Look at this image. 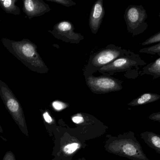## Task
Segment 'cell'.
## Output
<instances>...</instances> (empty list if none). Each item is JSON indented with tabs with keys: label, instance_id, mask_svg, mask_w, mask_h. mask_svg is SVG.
<instances>
[{
	"label": "cell",
	"instance_id": "9a60e30c",
	"mask_svg": "<svg viewBox=\"0 0 160 160\" xmlns=\"http://www.w3.org/2000/svg\"><path fill=\"white\" fill-rule=\"evenodd\" d=\"M142 53H146L151 54H158L160 55V42L156 45L149 46L147 48L141 49L139 51Z\"/></svg>",
	"mask_w": 160,
	"mask_h": 160
},
{
	"label": "cell",
	"instance_id": "2e32d148",
	"mask_svg": "<svg viewBox=\"0 0 160 160\" xmlns=\"http://www.w3.org/2000/svg\"><path fill=\"white\" fill-rule=\"evenodd\" d=\"M159 42H160V31L145 40L141 44V46H147V45H150L155 43H159Z\"/></svg>",
	"mask_w": 160,
	"mask_h": 160
},
{
	"label": "cell",
	"instance_id": "603a6c76",
	"mask_svg": "<svg viewBox=\"0 0 160 160\" xmlns=\"http://www.w3.org/2000/svg\"><path fill=\"white\" fill-rule=\"evenodd\" d=\"M43 117H44V120H45L46 122L48 123V124H51L53 122V120L51 116H50L49 114L48 111L45 112L43 113Z\"/></svg>",
	"mask_w": 160,
	"mask_h": 160
},
{
	"label": "cell",
	"instance_id": "5bb4252c",
	"mask_svg": "<svg viewBox=\"0 0 160 160\" xmlns=\"http://www.w3.org/2000/svg\"><path fill=\"white\" fill-rule=\"evenodd\" d=\"M18 1V0H0V7L8 14L20 15V8L16 4Z\"/></svg>",
	"mask_w": 160,
	"mask_h": 160
},
{
	"label": "cell",
	"instance_id": "4fadbf2b",
	"mask_svg": "<svg viewBox=\"0 0 160 160\" xmlns=\"http://www.w3.org/2000/svg\"><path fill=\"white\" fill-rule=\"evenodd\" d=\"M145 74L153 76V79H158L160 77V58L142 69L141 75Z\"/></svg>",
	"mask_w": 160,
	"mask_h": 160
},
{
	"label": "cell",
	"instance_id": "3957f363",
	"mask_svg": "<svg viewBox=\"0 0 160 160\" xmlns=\"http://www.w3.org/2000/svg\"><path fill=\"white\" fill-rule=\"evenodd\" d=\"M132 53V52L113 44L108 45L106 48L90 56L84 71V76L85 77L91 76L116 59Z\"/></svg>",
	"mask_w": 160,
	"mask_h": 160
},
{
	"label": "cell",
	"instance_id": "277c9868",
	"mask_svg": "<svg viewBox=\"0 0 160 160\" xmlns=\"http://www.w3.org/2000/svg\"><path fill=\"white\" fill-rule=\"evenodd\" d=\"M0 97L7 111L21 131L29 136L22 107L8 85L0 80Z\"/></svg>",
	"mask_w": 160,
	"mask_h": 160
},
{
	"label": "cell",
	"instance_id": "8fae6325",
	"mask_svg": "<svg viewBox=\"0 0 160 160\" xmlns=\"http://www.w3.org/2000/svg\"><path fill=\"white\" fill-rule=\"evenodd\" d=\"M141 138L149 147L160 154V135L152 132L146 131L141 133Z\"/></svg>",
	"mask_w": 160,
	"mask_h": 160
},
{
	"label": "cell",
	"instance_id": "ffe728a7",
	"mask_svg": "<svg viewBox=\"0 0 160 160\" xmlns=\"http://www.w3.org/2000/svg\"><path fill=\"white\" fill-rule=\"evenodd\" d=\"M72 121L77 124H81L84 122V119L81 114H77L74 116L72 118Z\"/></svg>",
	"mask_w": 160,
	"mask_h": 160
},
{
	"label": "cell",
	"instance_id": "e0dca14e",
	"mask_svg": "<svg viewBox=\"0 0 160 160\" xmlns=\"http://www.w3.org/2000/svg\"><path fill=\"white\" fill-rule=\"evenodd\" d=\"M80 147L79 144L78 143H72L67 145L64 147L63 150L67 155H71Z\"/></svg>",
	"mask_w": 160,
	"mask_h": 160
},
{
	"label": "cell",
	"instance_id": "7c38bea8",
	"mask_svg": "<svg viewBox=\"0 0 160 160\" xmlns=\"http://www.w3.org/2000/svg\"><path fill=\"white\" fill-rule=\"evenodd\" d=\"M160 99V95L154 93H145L128 104L131 106H138L155 102Z\"/></svg>",
	"mask_w": 160,
	"mask_h": 160
},
{
	"label": "cell",
	"instance_id": "5b68a950",
	"mask_svg": "<svg viewBox=\"0 0 160 160\" xmlns=\"http://www.w3.org/2000/svg\"><path fill=\"white\" fill-rule=\"evenodd\" d=\"M146 10L142 5L129 6L125 10L124 18L128 32L133 36L142 33L148 27Z\"/></svg>",
	"mask_w": 160,
	"mask_h": 160
},
{
	"label": "cell",
	"instance_id": "8992f818",
	"mask_svg": "<svg viewBox=\"0 0 160 160\" xmlns=\"http://www.w3.org/2000/svg\"><path fill=\"white\" fill-rule=\"evenodd\" d=\"M85 78L88 87L95 94H108L120 91L123 88L122 81L110 76L94 77L91 75Z\"/></svg>",
	"mask_w": 160,
	"mask_h": 160
},
{
	"label": "cell",
	"instance_id": "9c48e42d",
	"mask_svg": "<svg viewBox=\"0 0 160 160\" xmlns=\"http://www.w3.org/2000/svg\"><path fill=\"white\" fill-rule=\"evenodd\" d=\"M22 11L29 19L42 16L51 10L43 0H23Z\"/></svg>",
	"mask_w": 160,
	"mask_h": 160
},
{
	"label": "cell",
	"instance_id": "52a82bcc",
	"mask_svg": "<svg viewBox=\"0 0 160 160\" xmlns=\"http://www.w3.org/2000/svg\"><path fill=\"white\" fill-rule=\"evenodd\" d=\"M146 63L141 60L139 55L134 53L118 58L112 63L104 66L98 70L104 75H113L115 73L128 71L132 68L138 67L139 65H144Z\"/></svg>",
	"mask_w": 160,
	"mask_h": 160
},
{
	"label": "cell",
	"instance_id": "d4e9b609",
	"mask_svg": "<svg viewBox=\"0 0 160 160\" xmlns=\"http://www.w3.org/2000/svg\"><path fill=\"white\" fill-rule=\"evenodd\" d=\"M159 17L160 18V13H159Z\"/></svg>",
	"mask_w": 160,
	"mask_h": 160
},
{
	"label": "cell",
	"instance_id": "484cf974",
	"mask_svg": "<svg viewBox=\"0 0 160 160\" xmlns=\"http://www.w3.org/2000/svg\"><path fill=\"white\" fill-rule=\"evenodd\" d=\"M0 22H1V18H0Z\"/></svg>",
	"mask_w": 160,
	"mask_h": 160
},
{
	"label": "cell",
	"instance_id": "6da1fadb",
	"mask_svg": "<svg viewBox=\"0 0 160 160\" xmlns=\"http://www.w3.org/2000/svg\"><path fill=\"white\" fill-rule=\"evenodd\" d=\"M1 42L6 49L25 66L40 74L47 73L49 69L37 51V46L27 39L15 41L2 38Z\"/></svg>",
	"mask_w": 160,
	"mask_h": 160
},
{
	"label": "cell",
	"instance_id": "ac0fdd59",
	"mask_svg": "<svg viewBox=\"0 0 160 160\" xmlns=\"http://www.w3.org/2000/svg\"><path fill=\"white\" fill-rule=\"evenodd\" d=\"M47 1L51 3L59 4L67 8H69L72 6L77 5V3L72 0H47Z\"/></svg>",
	"mask_w": 160,
	"mask_h": 160
},
{
	"label": "cell",
	"instance_id": "7402d4cb",
	"mask_svg": "<svg viewBox=\"0 0 160 160\" xmlns=\"http://www.w3.org/2000/svg\"><path fill=\"white\" fill-rule=\"evenodd\" d=\"M2 160H16V159L13 152L8 151L4 156Z\"/></svg>",
	"mask_w": 160,
	"mask_h": 160
},
{
	"label": "cell",
	"instance_id": "d6986e66",
	"mask_svg": "<svg viewBox=\"0 0 160 160\" xmlns=\"http://www.w3.org/2000/svg\"><path fill=\"white\" fill-rule=\"evenodd\" d=\"M52 107L56 111H61L66 109L68 105L67 103L59 101H55L52 102Z\"/></svg>",
	"mask_w": 160,
	"mask_h": 160
},
{
	"label": "cell",
	"instance_id": "cb8c5ba5",
	"mask_svg": "<svg viewBox=\"0 0 160 160\" xmlns=\"http://www.w3.org/2000/svg\"><path fill=\"white\" fill-rule=\"evenodd\" d=\"M0 132L1 133H3V130L2 128V126H1V125H0Z\"/></svg>",
	"mask_w": 160,
	"mask_h": 160
},
{
	"label": "cell",
	"instance_id": "ba28073f",
	"mask_svg": "<svg viewBox=\"0 0 160 160\" xmlns=\"http://www.w3.org/2000/svg\"><path fill=\"white\" fill-rule=\"evenodd\" d=\"M74 24L68 21L59 22L53 26V30H48L54 37L64 42L78 44L84 39L83 36L75 32Z\"/></svg>",
	"mask_w": 160,
	"mask_h": 160
},
{
	"label": "cell",
	"instance_id": "7a4b0ae2",
	"mask_svg": "<svg viewBox=\"0 0 160 160\" xmlns=\"http://www.w3.org/2000/svg\"><path fill=\"white\" fill-rule=\"evenodd\" d=\"M111 153L132 160H150L147 157L142 147L132 132L112 141L108 147Z\"/></svg>",
	"mask_w": 160,
	"mask_h": 160
},
{
	"label": "cell",
	"instance_id": "44dd1931",
	"mask_svg": "<svg viewBox=\"0 0 160 160\" xmlns=\"http://www.w3.org/2000/svg\"><path fill=\"white\" fill-rule=\"evenodd\" d=\"M148 118L152 121L160 122V112L154 113L148 116Z\"/></svg>",
	"mask_w": 160,
	"mask_h": 160
},
{
	"label": "cell",
	"instance_id": "30bf717a",
	"mask_svg": "<svg viewBox=\"0 0 160 160\" xmlns=\"http://www.w3.org/2000/svg\"><path fill=\"white\" fill-rule=\"evenodd\" d=\"M105 15L103 0H97L92 6L89 18V25L91 32L97 34Z\"/></svg>",
	"mask_w": 160,
	"mask_h": 160
}]
</instances>
